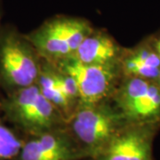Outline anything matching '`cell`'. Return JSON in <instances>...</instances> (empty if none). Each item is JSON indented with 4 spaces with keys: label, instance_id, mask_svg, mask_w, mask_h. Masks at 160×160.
I'll list each match as a JSON object with an SVG mask.
<instances>
[{
    "label": "cell",
    "instance_id": "1",
    "mask_svg": "<svg viewBox=\"0 0 160 160\" xmlns=\"http://www.w3.org/2000/svg\"><path fill=\"white\" fill-rule=\"evenodd\" d=\"M0 115L23 136L39 134L66 126V118L46 99L37 84L5 94Z\"/></svg>",
    "mask_w": 160,
    "mask_h": 160
},
{
    "label": "cell",
    "instance_id": "2",
    "mask_svg": "<svg viewBox=\"0 0 160 160\" xmlns=\"http://www.w3.org/2000/svg\"><path fill=\"white\" fill-rule=\"evenodd\" d=\"M43 59L26 34L0 27V88L5 94L37 83Z\"/></svg>",
    "mask_w": 160,
    "mask_h": 160
},
{
    "label": "cell",
    "instance_id": "3",
    "mask_svg": "<svg viewBox=\"0 0 160 160\" xmlns=\"http://www.w3.org/2000/svg\"><path fill=\"white\" fill-rule=\"evenodd\" d=\"M126 122L112 100H108L79 104L67 120L66 128L88 159L97 154Z\"/></svg>",
    "mask_w": 160,
    "mask_h": 160
},
{
    "label": "cell",
    "instance_id": "4",
    "mask_svg": "<svg viewBox=\"0 0 160 160\" xmlns=\"http://www.w3.org/2000/svg\"><path fill=\"white\" fill-rule=\"evenodd\" d=\"M94 27L83 17L55 15L26 36L43 60L51 63L72 57Z\"/></svg>",
    "mask_w": 160,
    "mask_h": 160
},
{
    "label": "cell",
    "instance_id": "5",
    "mask_svg": "<svg viewBox=\"0 0 160 160\" xmlns=\"http://www.w3.org/2000/svg\"><path fill=\"white\" fill-rule=\"evenodd\" d=\"M111 100L127 122L160 121V86L156 81L122 76Z\"/></svg>",
    "mask_w": 160,
    "mask_h": 160
},
{
    "label": "cell",
    "instance_id": "6",
    "mask_svg": "<svg viewBox=\"0 0 160 160\" xmlns=\"http://www.w3.org/2000/svg\"><path fill=\"white\" fill-rule=\"evenodd\" d=\"M52 64L74 78L79 90V104L111 100L122 78L120 64H84L72 57Z\"/></svg>",
    "mask_w": 160,
    "mask_h": 160
},
{
    "label": "cell",
    "instance_id": "7",
    "mask_svg": "<svg viewBox=\"0 0 160 160\" xmlns=\"http://www.w3.org/2000/svg\"><path fill=\"white\" fill-rule=\"evenodd\" d=\"M159 122H126L97 154L86 160H154Z\"/></svg>",
    "mask_w": 160,
    "mask_h": 160
},
{
    "label": "cell",
    "instance_id": "8",
    "mask_svg": "<svg viewBox=\"0 0 160 160\" xmlns=\"http://www.w3.org/2000/svg\"><path fill=\"white\" fill-rule=\"evenodd\" d=\"M85 153L66 126L24 136L22 147L13 160H86Z\"/></svg>",
    "mask_w": 160,
    "mask_h": 160
},
{
    "label": "cell",
    "instance_id": "9",
    "mask_svg": "<svg viewBox=\"0 0 160 160\" xmlns=\"http://www.w3.org/2000/svg\"><path fill=\"white\" fill-rule=\"evenodd\" d=\"M125 47L106 29H94L78 46L72 58L84 64L115 65L120 64Z\"/></svg>",
    "mask_w": 160,
    "mask_h": 160
},
{
    "label": "cell",
    "instance_id": "10",
    "mask_svg": "<svg viewBox=\"0 0 160 160\" xmlns=\"http://www.w3.org/2000/svg\"><path fill=\"white\" fill-rule=\"evenodd\" d=\"M36 84L39 87L43 95L62 113L66 121L69 119L77 109V107L69 102L58 85L53 64L43 60L39 76Z\"/></svg>",
    "mask_w": 160,
    "mask_h": 160
},
{
    "label": "cell",
    "instance_id": "11",
    "mask_svg": "<svg viewBox=\"0 0 160 160\" xmlns=\"http://www.w3.org/2000/svg\"><path fill=\"white\" fill-rule=\"evenodd\" d=\"M24 136L8 126L0 115V160H13L22 147Z\"/></svg>",
    "mask_w": 160,
    "mask_h": 160
},
{
    "label": "cell",
    "instance_id": "12",
    "mask_svg": "<svg viewBox=\"0 0 160 160\" xmlns=\"http://www.w3.org/2000/svg\"><path fill=\"white\" fill-rule=\"evenodd\" d=\"M123 57L142 63L149 67L160 68V60L150 40L142 42L132 48H125Z\"/></svg>",
    "mask_w": 160,
    "mask_h": 160
},
{
    "label": "cell",
    "instance_id": "13",
    "mask_svg": "<svg viewBox=\"0 0 160 160\" xmlns=\"http://www.w3.org/2000/svg\"><path fill=\"white\" fill-rule=\"evenodd\" d=\"M120 69L123 77H132L156 81L159 74L160 68L149 67L142 63L122 57L120 61Z\"/></svg>",
    "mask_w": 160,
    "mask_h": 160
},
{
    "label": "cell",
    "instance_id": "14",
    "mask_svg": "<svg viewBox=\"0 0 160 160\" xmlns=\"http://www.w3.org/2000/svg\"><path fill=\"white\" fill-rule=\"evenodd\" d=\"M149 40H150L152 46L154 47V49L157 52L160 60V34L158 35V36H155L154 38H152V39Z\"/></svg>",
    "mask_w": 160,
    "mask_h": 160
},
{
    "label": "cell",
    "instance_id": "15",
    "mask_svg": "<svg viewBox=\"0 0 160 160\" xmlns=\"http://www.w3.org/2000/svg\"><path fill=\"white\" fill-rule=\"evenodd\" d=\"M4 96H5V93L2 91V89L0 88V107H1V103H2V101L4 99Z\"/></svg>",
    "mask_w": 160,
    "mask_h": 160
},
{
    "label": "cell",
    "instance_id": "16",
    "mask_svg": "<svg viewBox=\"0 0 160 160\" xmlns=\"http://www.w3.org/2000/svg\"><path fill=\"white\" fill-rule=\"evenodd\" d=\"M1 12L2 11H1V5H0V20H1ZM0 27H1V25H0Z\"/></svg>",
    "mask_w": 160,
    "mask_h": 160
}]
</instances>
